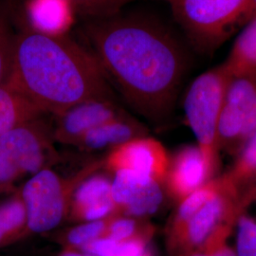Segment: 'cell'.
Instances as JSON below:
<instances>
[{
	"instance_id": "obj_19",
	"label": "cell",
	"mask_w": 256,
	"mask_h": 256,
	"mask_svg": "<svg viewBox=\"0 0 256 256\" xmlns=\"http://www.w3.org/2000/svg\"><path fill=\"white\" fill-rule=\"evenodd\" d=\"M25 228L27 214L21 196L0 205V245L18 236Z\"/></svg>"
},
{
	"instance_id": "obj_6",
	"label": "cell",
	"mask_w": 256,
	"mask_h": 256,
	"mask_svg": "<svg viewBox=\"0 0 256 256\" xmlns=\"http://www.w3.org/2000/svg\"><path fill=\"white\" fill-rule=\"evenodd\" d=\"M256 131V70L230 74L218 122V148L243 149Z\"/></svg>"
},
{
	"instance_id": "obj_26",
	"label": "cell",
	"mask_w": 256,
	"mask_h": 256,
	"mask_svg": "<svg viewBox=\"0 0 256 256\" xmlns=\"http://www.w3.org/2000/svg\"><path fill=\"white\" fill-rule=\"evenodd\" d=\"M228 232H220L212 236L204 247L187 256H236L234 250L227 244Z\"/></svg>"
},
{
	"instance_id": "obj_23",
	"label": "cell",
	"mask_w": 256,
	"mask_h": 256,
	"mask_svg": "<svg viewBox=\"0 0 256 256\" xmlns=\"http://www.w3.org/2000/svg\"><path fill=\"white\" fill-rule=\"evenodd\" d=\"M72 9L84 14L104 18L119 14L124 6L135 0H63Z\"/></svg>"
},
{
	"instance_id": "obj_2",
	"label": "cell",
	"mask_w": 256,
	"mask_h": 256,
	"mask_svg": "<svg viewBox=\"0 0 256 256\" xmlns=\"http://www.w3.org/2000/svg\"><path fill=\"white\" fill-rule=\"evenodd\" d=\"M8 84L42 113L56 116L84 102L112 99L108 78L92 54L66 34L34 28L16 37Z\"/></svg>"
},
{
	"instance_id": "obj_24",
	"label": "cell",
	"mask_w": 256,
	"mask_h": 256,
	"mask_svg": "<svg viewBox=\"0 0 256 256\" xmlns=\"http://www.w3.org/2000/svg\"><path fill=\"white\" fill-rule=\"evenodd\" d=\"M236 256H256V221L247 214H240L236 220Z\"/></svg>"
},
{
	"instance_id": "obj_7",
	"label": "cell",
	"mask_w": 256,
	"mask_h": 256,
	"mask_svg": "<svg viewBox=\"0 0 256 256\" xmlns=\"http://www.w3.org/2000/svg\"><path fill=\"white\" fill-rule=\"evenodd\" d=\"M48 146L46 130L37 119L3 134L0 137V186L41 171Z\"/></svg>"
},
{
	"instance_id": "obj_9",
	"label": "cell",
	"mask_w": 256,
	"mask_h": 256,
	"mask_svg": "<svg viewBox=\"0 0 256 256\" xmlns=\"http://www.w3.org/2000/svg\"><path fill=\"white\" fill-rule=\"evenodd\" d=\"M162 183L137 172L116 171L111 182V196L115 207L129 218H144L155 214L164 202Z\"/></svg>"
},
{
	"instance_id": "obj_31",
	"label": "cell",
	"mask_w": 256,
	"mask_h": 256,
	"mask_svg": "<svg viewBox=\"0 0 256 256\" xmlns=\"http://www.w3.org/2000/svg\"><path fill=\"white\" fill-rule=\"evenodd\" d=\"M84 256H92V254H84Z\"/></svg>"
},
{
	"instance_id": "obj_16",
	"label": "cell",
	"mask_w": 256,
	"mask_h": 256,
	"mask_svg": "<svg viewBox=\"0 0 256 256\" xmlns=\"http://www.w3.org/2000/svg\"><path fill=\"white\" fill-rule=\"evenodd\" d=\"M41 113L9 84L0 86V137L19 124L37 119Z\"/></svg>"
},
{
	"instance_id": "obj_1",
	"label": "cell",
	"mask_w": 256,
	"mask_h": 256,
	"mask_svg": "<svg viewBox=\"0 0 256 256\" xmlns=\"http://www.w3.org/2000/svg\"><path fill=\"white\" fill-rule=\"evenodd\" d=\"M118 14L88 25L92 54L134 110L162 120L174 108L186 70L185 54L158 23Z\"/></svg>"
},
{
	"instance_id": "obj_30",
	"label": "cell",
	"mask_w": 256,
	"mask_h": 256,
	"mask_svg": "<svg viewBox=\"0 0 256 256\" xmlns=\"http://www.w3.org/2000/svg\"><path fill=\"white\" fill-rule=\"evenodd\" d=\"M144 256H155V254H153V252L150 248H148V250H147V252Z\"/></svg>"
},
{
	"instance_id": "obj_14",
	"label": "cell",
	"mask_w": 256,
	"mask_h": 256,
	"mask_svg": "<svg viewBox=\"0 0 256 256\" xmlns=\"http://www.w3.org/2000/svg\"><path fill=\"white\" fill-rule=\"evenodd\" d=\"M146 136V130L136 120L124 114L86 132L80 142L92 149L119 146L136 138Z\"/></svg>"
},
{
	"instance_id": "obj_21",
	"label": "cell",
	"mask_w": 256,
	"mask_h": 256,
	"mask_svg": "<svg viewBox=\"0 0 256 256\" xmlns=\"http://www.w3.org/2000/svg\"><path fill=\"white\" fill-rule=\"evenodd\" d=\"M16 37L0 10V86L8 84L10 78Z\"/></svg>"
},
{
	"instance_id": "obj_13",
	"label": "cell",
	"mask_w": 256,
	"mask_h": 256,
	"mask_svg": "<svg viewBox=\"0 0 256 256\" xmlns=\"http://www.w3.org/2000/svg\"><path fill=\"white\" fill-rule=\"evenodd\" d=\"M72 212L77 220H106L116 208L111 196V182L104 176H94L78 187L74 194Z\"/></svg>"
},
{
	"instance_id": "obj_12",
	"label": "cell",
	"mask_w": 256,
	"mask_h": 256,
	"mask_svg": "<svg viewBox=\"0 0 256 256\" xmlns=\"http://www.w3.org/2000/svg\"><path fill=\"white\" fill-rule=\"evenodd\" d=\"M122 114L112 99L84 102L57 115L55 135L63 142H79L86 132Z\"/></svg>"
},
{
	"instance_id": "obj_25",
	"label": "cell",
	"mask_w": 256,
	"mask_h": 256,
	"mask_svg": "<svg viewBox=\"0 0 256 256\" xmlns=\"http://www.w3.org/2000/svg\"><path fill=\"white\" fill-rule=\"evenodd\" d=\"M142 234H150L149 230L140 227L135 218L124 216L110 220L106 236L122 242Z\"/></svg>"
},
{
	"instance_id": "obj_27",
	"label": "cell",
	"mask_w": 256,
	"mask_h": 256,
	"mask_svg": "<svg viewBox=\"0 0 256 256\" xmlns=\"http://www.w3.org/2000/svg\"><path fill=\"white\" fill-rule=\"evenodd\" d=\"M150 234H142L136 238L116 243L112 256H144L148 250Z\"/></svg>"
},
{
	"instance_id": "obj_17",
	"label": "cell",
	"mask_w": 256,
	"mask_h": 256,
	"mask_svg": "<svg viewBox=\"0 0 256 256\" xmlns=\"http://www.w3.org/2000/svg\"><path fill=\"white\" fill-rule=\"evenodd\" d=\"M222 64L230 74L256 70V16L244 25Z\"/></svg>"
},
{
	"instance_id": "obj_18",
	"label": "cell",
	"mask_w": 256,
	"mask_h": 256,
	"mask_svg": "<svg viewBox=\"0 0 256 256\" xmlns=\"http://www.w3.org/2000/svg\"><path fill=\"white\" fill-rule=\"evenodd\" d=\"M70 10L63 0H34L30 6L32 28L50 34H64L72 22Z\"/></svg>"
},
{
	"instance_id": "obj_4",
	"label": "cell",
	"mask_w": 256,
	"mask_h": 256,
	"mask_svg": "<svg viewBox=\"0 0 256 256\" xmlns=\"http://www.w3.org/2000/svg\"><path fill=\"white\" fill-rule=\"evenodd\" d=\"M230 74L221 64L192 81L184 98V113L198 146L216 171L218 153V122Z\"/></svg>"
},
{
	"instance_id": "obj_28",
	"label": "cell",
	"mask_w": 256,
	"mask_h": 256,
	"mask_svg": "<svg viewBox=\"0 0 256 256\" xmlns=\"http://www.w3.org/2000/svg\"><path fill=\"white\" fill-rule=\"evenodd\" d=\"M61 256H84V254H81V252H75V250H74V248H68V250L64 252Z\"/></svg>"
},
{
	"instance_id": "obj_15",
	"label": "cell",
	"mask_w": 256,
	"mask_h": 256,
	"mask_svg": "<svg viewBox=\"0 0 256 256\" xmlns=\"http://www.w3.org/2000/svg\"><path fill=\"white\" fill-rule=\"evenodd\" d=\"M223 185V178H212L210 182L205 183L200 188L191 192L182 202L176 212L173 220L167 230V245L172 243L182 232L186 224L192 216L202 209V207L214 198Z\"/></svg>"
},
{
	"instance_id": "obj_29",
	"label": "cell",
	"mask_w": 256,
	"mask_h": 256,
	"mask_svg": "<svg viewBox=\"0 0 256 256\" xmlns=\"http://www.w3.org/2000/svg\"><path fill=\"white\" fill-rule=\"evenodd\" d=\"M256 16V0H250V19ZM248 19V20H250Z\"/></svg>"
},
{
	"instance_id": "obj_11",
	"label": "cell",
	"mask_w": 256,
	"mask_h": 256,
	"mask_svg": "<svg viewBox=\"0 0 256 256\" xmlns=\"http://www.w3.org/2000/svg\"><path fill=\"white\" fill-rule=\"evenodd\" d=\"M214 170L202 154L200 147L182 148L170 160L165 182L172 196L182 202L191 192L210 182Z\"/></svg>"
},
{
	"instance_id": "obj_10",
	"label": "cell",
	"mask_w": 256,
	"mask_h": 256,
	"mask_svg": "<svg viewBox=\"0 0 256 256\" xmlns=\"http://www.w3.org/2000/svg\"><path fill=\"white\" fill-rule=\"evenodd\" d=\"M170 158L164 146L155 138L138 137L115 147L108 164L111 170H131L164 182Z\"/></svg>"
},
{
	"instance_id": "obj_20",
	"label": "cell",
	"mask_w": 256,
	"mask_h": 256,
	"mask_svg": "<svg viewBox=\"0 0 256 256\" xmlns=\"http://www.w3.org/2000/svg\"><path fill=\"white\" fill-rule=\"evenodd\" d=\"M236 185L242 186L256 176V131L241 150L236 164L226 174Z\"/></svg>"
},
{
	"instance_id": "obj_3",
	"label": "cell",
	"mask_w": 256,
	"mask_h": 256,
	"mask_svg": "<svg viewBox=\"0 0 256 256\" xmlns=\"http://www.w3.org/2000/svg\"><path fill=\"white\" fill-rule=\"evenodd\" d=\"M194 46L212 52L250 16V0H165Z\"/></svg>"
},
{
	"instance_id": "obj_22",
	"label": "cell",
	"mask_w": 256,
	"mask_h": 256,
	"mask_svg": "<svg viewBox=\"0 0 256 256\" xmlns=\"http://www.w3.org/2000/svg\"><path fill=\"white\" fill-rule=\"evenodd\" d=\"M110 220L86 221L70 230L66 238V244L70 248H82L92 241L106 236Z\"/></svg>"
},
{
	"instance_id": "obj_5",
	"label": "cell",
	"mask_w": 256,
	"mask_h": 256,
	"mask_svg": "<svg viewBox=\"0 0 256 256\" xmlns=\"http://www.w3.org/2000/svg\"><path fill=\"white\" fill-rule=\"evenodd\" d=\"M223 185L186 224L174 241L167 245L171 256H187L198 250L220 230L230 228L242 214V209L252 196H243L241 186L225 174Z\"/></svg>"
},
{
	"instance_id": "obj_8",
	"label": "cell",
	"mask_w": 256,
	"mask_h": 256,
	"mask_svg": "<svg viewBox=\"0 0 256 256\" xmlns=\"http://www.w3.org/2000/svg\"><path fill=\"white\" fill-rule=\"evenodd\" d=\"M21 198L27 214V228L45 232L57 227L64 218L68 192L64 183L52 170L42 169L24 185Z\"/></svg>"
}]
</instances>
